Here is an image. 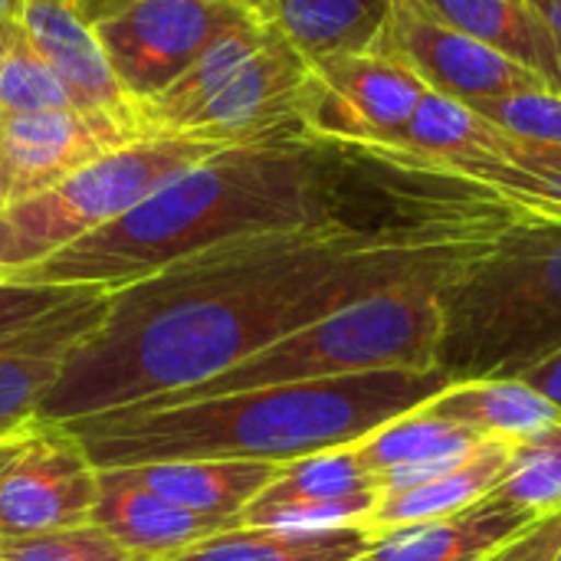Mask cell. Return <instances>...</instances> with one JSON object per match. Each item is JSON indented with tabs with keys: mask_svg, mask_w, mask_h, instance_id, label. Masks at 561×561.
Listing matches in <instances>:
<instances>
[{
	"mask_svg": "<svg viewBox=\"0 0 561 561\" xmlns=\"http://www.w3.org/2000/svg\"><path fill=\"white\" fill-rule=\"evenodd\" d=\"M513 210L470 194L381 227L345 220L227 240L108 293L39 404L69 424L210 381L365 296L444 286L483 256Z\"/></svg>",
	"mask_w": 561,
	"mask_h": 561,
	"instance_id": "1",
	"label": "cell"
},
{
	"mask_svg": "<svg viewBox=\"0 0 561 561\" xmlns=\"http://www.w3.org/2000/svg\"><path fill=\"white\" fill-rule=\"evenodd\" d=\"M316 151L319 145L296 131L224 145L118 220L10 279L112 293L227 240L335 224L342 217Z\"/></svg>",
	"mask_w": 561,
	"mask_h": 561,
	"instance_id": "2",
	"label": "cell"
},
{
	"mask_svg": "<svg viewBox=\"0 0 561 561\" xmlns=\"http://www.w3.org/2000/svg\"><path fill=\"white\" fill-rule=\"evenodd\" d=\"M444 371H371L270 385L191 404H131L62 424L95 470L164 460L293 463L352 447L447 388Z\"/></svg>",
	"mask_w": 561,
	"mask_h": 561,
	"instance_id": "3",
	"label": "cell"
},
{
	"mask_svg": "<svg viewBox=\"0 0 561 561\" xmlns=\"http://www.w3.org/2000/svg\"><path fill=\"white\" fill-rule=\"evenodd\" d=\"M447 381L523 378L561 352V224L513 214L496 243L437 289Z\"/></svg>",
	"mask_w": 561,
	"mask_h": 561,
	"instance_id": "4",
	"label": "cell"
},
{
	"mask_svg": "<svg viewBox=\"0 0 561 561\" xmlns=\"http://www.w3.org/2000/svg\"><path fill=\"white\" fill-rule=\"evenodd\" d=\"M431 283L394 286L348 302L319 322L250 355L237 368L145 404H191L220 394L325 381L371 371H437L444 316Z\"/></svg>",
	"mask_w": 561,
	"mask_h": 561,
	"instance_id": "5",
	"label": "cell"
},
{
	"mask_svg": "<svg viewBox=\"0 0 561 561\" xmlns=\"http://www.w3.org/2000/svg\"><path fill=\"white\" fill-rule=\"evenodd\" d=\"M227 138L148 135L79 168L43 194L0 204V276H20L62 247L118 220L178 171L210 158Z\"/></svg>",
	"mask_w": 561,
	"mask_h": 561,
	"instance_id": "6",
	"label": "cell"
},
{
	"mask_svg": "<svg viewBox=\"0 0 561 561\" xmlns=\"http://www.w3.org/2000/svg\"><path fill=\"white\" fill-rule=\"evenodd\" d=\"M424 92L427 85L388 53L325 56L309 62L299 125L316 145L368 158L401 145Z\"/></svg>",
	"mask_w": 561,
	"mask_h": 561,
	"instance_id": "7",
	"label": "cell"
},
{
	"mask_svg": "<svg viewBox=\"0 0 561 561\" xmlns=\"http://www.w3.org/2000/svg\"><path fill=\"white\" fill-rule=\"evenodd\" d=\"M247 16L230 0H138L95 23V33L125 95L141 105Z\"/></svg>",
	"mask_w": 561,
	"mask_h": 561,
	"instance_id": "8",
	"label": "cell"
},
{
	"mask_svg": "<svg viewBox=\"0 0 561 561\" xmlns=\"http://www.w3.org/2000/svg\"><path fill=\"white\" fill-rule=\"evenodd\" d=\"M95 500L99 470L79 437L36 421L0 470V539L89 526Z\"/></svg>",
	"mask_w": 561,
	"mask_h": 561,
	"instance_id": "9",
	"label": "cell"
},
{
	"mask_svg": "<svg viewBox=\"0 0 561 561\" xmlns=\"http://www.w3.org/2000/svg\"><path fill=\"white\" fill-rule=\"evenodd\" d=\"M375 49L404 62L427 89L467 105L542 85L529 69L437 20L421 0H388V20Z\"/></svg>",
	"mask_w": 561,
	"mask_h": 561,
	"instance_id": "10",
	"label": "cell"
},
{
	"mask_svg": "<svg viewBox=\"0 0 561 561\" xmlns=\"http://www.w3.org/2000/svg\"><path fill=\"white\" fill-rule=\"evenodd\" d=\"M148 138L135 125L82 108H46L0 118L3 204L33 197L66 181L79 168Z\"/></svg>",
	"mask_w": 561,
	"mask_h": 561,
	"instance_id": "11",
	"label": "cell"
},
{
	"mask_svg": "<svg viewBox=\"0 0 561 561\" xmlns=\"http://www.w3.org/2000/svg\"><path fill=\"white\" fill-rule=\"evenodd\" d=\"M108 312V289L92 286L36 329L0 342V440L26 434L39 404L56 385L69 348L85 339Z\"/></svg>",
	"mask_w": 561,
	"mask_h": 561,
	"instance_id": "12",
	"label": "cell"
},
{
	"mask_svg": "<svg viewBox=\"0 0 561 561\" xmlns=\"http://www.w3.org/2000/svg\"><path fill=\"white\" fill-rule=\"evenodd\" d=\"M20 23L33 49L66 85L76 108L102 112L145 131L138 105L125 95L122 82L115 79L95 26L82 16L76 0H23Z\"/></svg>",
	"mask_w": 561,
	"mask_h": 561,
	"instance_id": "13",
	"label": "cell"
},
{
	"mask_svg": "<svg viewBox=\"0 0 561 561\" xmlns=\"http://www.w3.org/2000/svg\"><path fill=\"white\" fill-rule=\"evenodd\" d=\"M92 526L112 536L138 561H168L178 552L240 529V516H210L174 506L141 486L128 467L99 470V500L92 510Z\"/></svg>",
	"mask_w": 561,
	"mask_h": 561,
	"instance_id": "14",
	"label": "cell"
},
{
	"mask_svg": "<svg viewBox=\"0 0 561 561\" xmlns=\"http://www.w3.org/2000/svg\"><path fill=\"white\" fill-rule=\"evenodd\" d=\"M539 516L483 500L463 513L371 533L358 561H483Z\"/></svg>",
	"mask_w": 561,
	"mask_h": 561,
	"instance_id": "15",
	"label": "cell"
},
{
	"mask_svg": "<svg viewBox=\"0 0 561 561\" xmlns=\"http://www.w3.org/2000/svg\"><path fill=\"white\" fill-rule=\"evenodd\" d=\"M480 444L483 440L467 427L414 408L388 421L365 440L352 444V450L375 473L378 493H398L447 473L450 467L467 460Z\"/></svg>",
	"mask_w": 561,
	"mask_h": 561,
	"instance_id": "16",
	"label": "cell"
},
{
	"mask_svg": "<svg viewBox=\"0 0 561 561\" xmlns=\"http://www.w3.org/2000/svg\"><path fill=\"white\" fill-rule=\"evenodd\" d=\"M506 141L510 135L493 122H486L473 105L427 89L408 122L401 145L388 151H375L368 154V161H378L401 174L424 178L444 164L493 158L506 148Z\"/></svg>",
	"mask_w": 561,
	"mask_h": 561,
	"instance_id": "17",
	"label": "cell"
},
{
	"mask_svg": "<svg viewBox=\"0 0 561 561\" xmlns=\"http://www.w3.org/2000/svg\"><path fill=\"white\" fill-rule=\"evenodd\" d=\"M424 178L460 184L513 214L561 224V148L529 145L510 135L500 154L444 164Z\"/></svg>",
	"mask_w": 561,
	"mask_h": 561,
	"instance_id": "18",
	"label": "cell"
},
{
	"mask_svg": "<svg viewBox=\"0 0 561 561\" xmlns=\"http://www.w3.org/2000/svg\"><path fill=\"white\" fill-rule=\"evenodd\" d=\"M421 411L467 427L480 440L529 444L561 421V411L529 388L523 378H473L450 381L437 398L421 404Z\"/></svg>",
	"mask_w": 561,
	"mask_h": 561,
	"instance_id": "19",
	"label": "cell"
},
{
	"mask_svg": "<svg viewBox=\"0 0 561 561\" xmlns=\"http://www.w3.org/2000/svg\"><path fill=\"white\" fill-rule=\"evenodd\" d=\"M513 457H516V444L483 440L467 460H460L447 473H440L427 483H417L411 490L378 493V503L365 516L362 529L371 536V533H385L394 526H411V523H427V519H444V516L463 513V510L483 503L500 486Z\"/></svg>",
	"mask_w": 561,
	"mask_h": 561,
	"instance_id": "20",
	"label": "cell"
},
{
	"mask_svg": "<svg viewBox=\"0 0 561 561\" xmlns=\"http://www.w3.org/2000/svg\"><path fill=\"white\" fill-rule=\"evenodd\" d=\"M421 7L561 92L559 43L529 0H421Z\"/></svg>",
	"mask_w": 561,
	"mask_h": 561,
	"instance_id": "21",
	"label": "cell"
},
{
	"mask_svg": "<svg viewBox=\"0 0 561 561\" xmlns=\"http://www.w3.org/2000/svg\"><path fill=\"white\" fill-rule=\"evenodd\" d=\"M362 493H378V480L358 460V454L352 447L325 450L316 457L283 463L273 483L243 510V526L263 529L279 519L312 516L322 506H332Z\"/></svg>",
	"mask_w": 561,
	"mask_h": 561,
	"instance_id": "22",
	"label": "cell"
},
{
	"mask_svg": "<svg viewBox=\"0 0 561 561\" xmlns=\"http://www.w3.org/2000/svg\"><path fill=\"white\" fill-rule=\"evenodd\" d=\"M273 23L266 16L250 13L243 23L217 36L168 89L138 105V118L148 135H181L184 125L197 115V108L273 36Z\"/></svg>",
	"mask_w": 561,
	"mask_h": 561,
	"instance_id": "23",
	"label": "cell"
},
{
	"mask_svg": "<svg viewBox=\"0 0 561 561\" xmlns=\"http://www.w3.org/2000/svg\"><path fill=\"white\" fill-rule=\"evenodd\" d=\"M131 477L158 493L161 500L210 513V516H240L243 510L273 483L279 473L276 463L260 460H164L128 467Z\"/></svg>",
	"mask_w": 561,
	"mask_h": 561,
	"instance_id": "24",
	"label": "cell"
},
{
	"mask_svg": "<svg viewBox=\"0 0 561 561\" xmlns=\"http://www.w3.org/2000/svg\"><path fill=\"white\" fill-rule=\"evenodd\" d=\"M266 20L306 59L368 53L388 20V0H270Z\"/></svg>",
	"mask_w": 561,
	"mask_h": 561,
	"instance_id": "25",
	"label": "cell"
},
{
	"mask_svg": "<svg viewBox=\"0 0 561 561\" xmlns=\"http://www.w3.org/2000/svg\"><path fill=\"white\" fill-rule=\"evenodd\" d=\"M368 546L362 526L329 533H279V529H230L210 536L168 561H358Z\"/></svg>",
	"mask_w": 561,
	"mask_h": 561,
	"instance_id": "26",
	"label": "cell"
},
{
	"mask_svg": "<svg viewBox=\"0 0 561 561\" xmlns=\"http://www.w3.org/2000/svg\"><path fill=\"white\" fill-rule=\"evenodd\" d=\"M46 108H76L59 76L26 39L23 23L0 30V118Z\"/></svg>",
	"mask_w": 561,
	"mask_h": 561,
	"instance_id": "27",
	"label": "cell"
},
{
	"mask_svg": "<svg viewBox=\"0 0 561 561\" xmlns=\"http://www.w3.org/2000/svg\"><path fill=\"white\" fill-rule=\"evenodd\" d=\"M490 500L529 516H549L561 510V421L536 440L516 447V457L490 493Z\"/></svg>",
	"mask_w": 561,
	"mask_h": 561,
	"instance_id": "28",
	"label": "cell"
},
{
	"mask_svg": "<svg viewBox=\"0 0 561 561\" xmlns=\"http://www.w3.org/2000/svg\"><path fill=\"white\" fill-rule=\"evenodd\" d=\"M473 108L519 141L561 148V92L549 85L513 89Z\"/></svg>",
	"mask_w": 561,
	"mask_h": 561,
	"instance_id": "29",
	"label": "cell"
},
{
	"mask_svg": "<svg viewBox=\"0 0 561 561\" xmlns=\"http://www.w3.org/2000/svg\"><path fill=\"white\" fill-rule=\"evenodd\" d=\"M3 546L10 552V561H138L92 523L62 533L3 539Z\"/></svg>",
	"mask_w": 561,
	"mask_h": 561,
	"instance_id": "30",
	"label": "cell"
},
{
	"mask_svg": "<svg viewBox=\"0 0 561 561\" xmlns=\"http://www.w3.org/2000/svg\"><path fill=\"white\" fill-rule=\"evenodd\" d=\"M92 286H53V283H26L0 276V342H10L39 322H46L53 312L89 293Z\"/></svg>",
	"mask_w": 561,
	"mask_h": 561,
	"instance_id": "31",
	"label": "cell"
},
{
	"mask_svg": "<svg viewBox=\"0 0 561 561\" xmlns=\"http://www.w3.org/2000/svg\"><path fill=\"white\" fill-rule=\"evenodd\" d=\"M561 556V510L539 516L519 536L503 542L483 561H559Z\"/></svg>",
	"mask_w": 561,
	"mask_h": 561,
	"instance_id": "32",
	"label": "cell"
},
{
	"mask_svg": "<svg viewBox=\"0 0 561 561\" xmlns=\"http://www.w3.org/2000/svg\"><path fill=\"white\" fill-rule=\"evenodd\" d=\"M523 381H526L529 388H536L542 398H549V401L561 411V352L559 355H552L549 362L536 365L533 371H526Z\"/></svg>",
	"mask_w": 561,
	"mask_h": 561,
	"instance_id": "33",
	"label": "cell"
},
{
	"mask_svg": "<svg viewBox=\"0 0 561 561\" xmlns=\"http://www.w3.org/2000/svg\"><path fill=\"white\" fill-rule=\"evenodd\" d=\"M131 3H138V0H76V7L82 10V16L95 26V23H102V20H108V16H115V13H122L125 7H131Z\"/></svg>",
	"mask_w": 561,
	"mask_h": 561,
	"instance_id": "34",
	"label": "cell"
},
{
	"mask_svg": "<svg viewBox=\"0 0 561 561\" xmlns=\"http://www.w3.org/2000/svg\"><path fill=\"white\" fill-rule=\"evenodd\" d=\"M533 7H536V13L546 20V26H549V33L556 36V43H559L561 49V0H529Z\"/></svg>",
	"mask_w": 561,
	"mask_h": 561,
	"instance_id": "35",
	"label": "cell"
},
{
	"mask_svg": "<svg viewBox=\"0 0 561 561\" xmlns=\"http://www.w3.org/2000/svg\"><path fill=\"white\" fill-rule=\"evenodd\" d=\"M23 16V0H0V30L16 26Z\"/></svg>",
	"mask_w": 561,
	"mask_h": 561,
	"instance_id": "36",
	"label": "cell"
},
{
	"mask_svg": "<svg viewBox=\"0 0 561 561\" xmlns=\"http://www.w3.org/2000/svg\"><path fill=\"white\" fill-rule=\"evenodd\" d=\"M20 440H23V434H20V437H10V440H0V470H3L7 460L13 457V450L20 447Z\"/></svg>",
	"mask_w": 561,
	"mask_h": 561,
	"instance_id": "37",
	"label": "cell"
},
{
	"mask_svg": "<svg viewBox=\"0 0 561 561\" xmlns=\"http://www.w3.org/2000/svg\"><path fill=\"white\" fill-rule=\"evenodd\" d=\"M230 3H237V7H243V10H250L256 16H266V10H270V0H230Z\"/></svg>",
	"mask_w": 561,
	"mask_h": 561,
	"instance_id": "38",
	"label": "cell"
},
{
	"mask_svg": "<svg viewBox=\"0 0 561 561\" xmlns=\"http://www.w3.org/2000/svg\"><path fill=\"white\" fill-rule=\"evenodd\" d=\"M0 561H10V552H7V546H3V539H0Z\"/></svg>",
	"mask_w": 561,
	"mask_h": 561,
	"instance_id": "39",
	"label": "cell"
},
{
	"mask_svg": "<svg viewBox=\"0 0 561 561\" xmlns=\"http://www.w3.org/2000/svg\"><path fill=\"white\" fill-rule=\"evenodd\" d=\"M0 204H3V181H0Z\"/></svg>",
	"mask_w": 561,
	"mask_h": 561,
	"instance_id": "40",
	"label": "cell"
},
{
	"mask_svg": "<svg viewBox=\"0 0 561 561\" xmlns=\"http://www.w3.org/2000/svg\"><path fill=\"white\" fill-rule=\"evenodd\" d=\"M559 561H561V556H559Z\"/></svg>",
	"mask_w": 561,
	"mask_h": 561,
	"instance_id": "41",
	"label": "cell"
}]
</instances>
